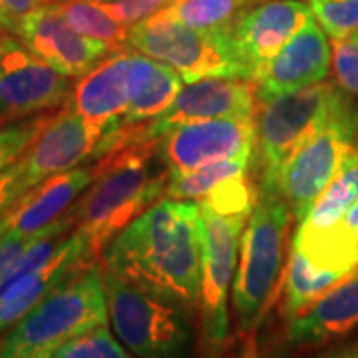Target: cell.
Instances as JSON below:
<instances>
[{
  "mask_svg": "<svg viewBox=\"0 0 358 358\" xmlns=\"http://www.w3.org/2000/svg\"><path fill=\"white\" fill-rule=\"evenodd\" d=\"M92 263H98V257L94 255L86 237L74 229L46 267L20 281L4 282L0 287V336L13 329L46 294Z\"/></svg>",
  "mask_w": 358,
  "mask_h": 358,
  "instance_id": "obj_19",
  "label": "cell"
},
{
  "mask_svg": "<svg viewBox=\"0 0 358 358\" xmlns=\"http://www.w3.org/2000/svg\"><path fill=\"white\" fill-rule=\"evenodd\" d=\"M126 46L171 66L187 84L203 78H237L225 28L203 32L152 16L129 28Z\"/></svg>",
  "mask_w": 358,
  "mask_h": 358,
  "instance_id": "obj_9",
  "label": "cell"
},
{
  "mask_svg": "<svg viewBox=\"0 0 358 358\" xmlns=\"http://www.w3.org/2000/svg\"><path fill=\"white\" fill-rule=\"evenodd\" d=\"M231 358H289L285 352H259L255 345L243 346L241 350H237Z\"/></svg>",
  "mask_w": 358,
  "mask_h": 358,
  "instance_id": "obj_37",
  "label": "cell"
},
{
  "mask_svg": "<svg viewBox=\"0 0 358 358\" xmlns=\"http://www.w3.org/2000/svg\"><path fill=\"white\" fill-rule=\"evenodd\" d=\"M48 2L50 0H0V28H6L10 32V28L22 16Z\"/></svg>",
  "mask_w": 358,
  "mask_h": 358,
  "instance_id": "obj_35",
  "label": "cell"
},
{
  "mask_svg": "<svg viewBox=\"0 0 358 358\" xmlns=\"http://www.w3.org/2000/svg\"><path fill=\"white\" fill-rule=\"evenodd\" d=\"M32 239L18 237L14 233H4L0 237V287H2L4 279L8 277L10 268L14 267V263L20 259V255L24 253V249L30 245Z\"/></svg>",
  "mask_w": 358,
  "mask_h": 358,
  "instance_id": "obj_34",
  "label": "cell"
},
{
  "mask_svg": "<svg viewBox=\"0 0 358 358\" xmlns=\"http://www.w3.org/2000/svg\"><path fill=\"white\" fill-rule=\"evenodd\" d=\"M58 110L44 112V114L32 115V117H26V120H18V122H13V124H2L0 126V171L4 167L13 166L14 162H18L22 157V154L42 134V129L50 124L52 117L56 115Z\"/></svg>",
  "mask_w": 358,
  "mask_h": 358,
  "instance_id": "obj_28",
  "label": "cell"
},
{
  "mask_svg": "<svg viewBox=\"0 0 358 358\" xmlns=\"http://www.w3.org/2000/svg\"><path fill=\"white\" fill-rule=\"evenodd\" d=\"M352 36H357V38H358V30H357V32H355V34H352Z\"/></svg>",
  "mask_w": 358,
  "mask_h": 358,
  "instance_id": "obj_41",
  "label": "cell"
},
{
  "mask_svg": "<svg viewBox=\"0 0 358 358\" xmlns=\"http://www.w3.org/2000/svg\"><path fill=\"white\" fill-rule=\"evenodd\" d=\"M358 140L357 117L343 102L333 115L308 138L277 176L273 189L289 205L301 223L322 192L331 185L348 152Z\"/></svg>",
  "mask_w": 358,
  "mask_h": 358,
  "instance_id": "obj_8",
  "label": "cell"
},
{
  "mask_svg": "<svg viewBox=\"0 0 358 358\" xmlns=\"http://www.w3.org/2000/svg\"><path fill=\"white\" fill-rule=\"evenodd\" d=\"M310 16V6L301 0H267L251 6L233 24L225 26L237 78L255 82L261 70L307 24Z\"/></svg>",
  "mask_w": 358,
  "mask_h": 358,
  "instance_id": "obj_12",
  "label": "cell"
},
{
  "mask_svg": "<svg viewBox=\"0 0 358 358\" xmlns=\"http://www.w3.org/2000/svg\"><path fill=\"white\" fill-rule=\"evenodd\" d=\"M74 86L72 78L6 32L0 42V126L62 108Z\"/></svg>",
  "mask_w": 358,
  "mask_h": 358,
  "instance_id": "obj_10",
  "label": "cell"
},
{
  "mask_svg": "<svg viewBox=\"0 0 358 358\" xmlns=\"http://www.w3.org/2000/svg\"><path fill=\"white\" fill-rule=\"evenodd\" d=\"M358 331V265L303 313L289 319L293 346L322 345Z\"/></svg>",
  "mask_w": 358,
  "mask_h": 358,
  "instance_id": "obj_20",
  "label": "cell"
},
{
  "mask_svg": "<svg viewBox=\"0 0 358 358\" xmlns=\"http://www.w3.org/2000/svg\"><path fill=\"white\" fill-rule=\"evenodd\" d=\"M343 221H345L346 227L352 231V235H355V239H357L358 243V201L346 211V215Z\"/></svg>",
  "mask_w": 358,
  "mask_h": 358,
  "instance_id": "obj_38",
  "label": "cell"
},
{
  "mask_svg": "<svg viewBox=\"0 0 358 358\" xmlns=\"http://www.w3.org/2000/svg\"><path fill=\"white\" fill-rule=\"evenodd\" d=\"M249 162L251 159H225V162H217L211 166L199 167V169L183 173V176L169 178L166 197L167 199H181V201H201L219 183L249 173Z\"/></svg>",
  "mask_w": 358,
  "mask_h": 358,
  "instance_id": "obj_26",
  "label": "cell"
},
{
  "mask_svg": "<svg viewBox=\"0 0 358 358\" xmlns=\"http://www.w3.org/2000/svg\"><path fill=\"white\" fill-rule=\"evenodd\" d=\"M255 110V82L227 76L203 78L183 86L166 112L145 124L141 140H159L167 131L189 122L219 117L253 120Z\"/></svg>",
  "mask_w": 358,
  "mask_h": 358,
  "instance_id": "obj_15",
  "label": "cell"
},
{
  "mask_svg": "<svg viewBox=\"0 0 358 358\" xmlns=\"http://www.w3.org/2000/svg\"><path fill=\"white\" fill-rule=\"evenodd\" d=\"M102 169V159L88 162L64 173L52 176L24 193L16 203L0 217V237L14 233L18 237L32 239L54 221L66 215L84 195Z\"/></svg>",
  "mask_w": 358,
  "mask_h": 358,
  "instance_id": "obj_17",
  "label": "cell"
},
{
  "mask_svg": "<svg viewBox=\"0 0 358 358\" xmlns=\"http://www.w3.org/2000/svg\"><path fill=\"white\" fill-rule=\"evenodd\" d=\"M103 134L102 128L78 114L72 103H64L18 159L22 192L28 193L42 181L74 169L82 162H94Z\"/></svg>",
  "mask_w": 358,
  "mask_h": 358,
  "instance_id": "obj_14",
  "label": "cell"
},
{
  "mask_svg": "<svg viewBox=\"0 0 358 358\" xmlns=\"http://www.w3.org/2000/svg\"><path fill=\"white\" fill-rule=\"evenodd\" d=\"M315 358H358V338L346 341L341 345L331 346L329 350L320 352L319 357Z\"/></svg>",
  "mask_w": 358,
  "mask_h": 358,
  "instance_id": "obj_36",
  "label": "cell"
},
{
  "mask_svg": "<svg viewBox=\"0 0 358 358\" xmlns=\"http://www.w3.org/2000/svg\"><path fill=\"white\" fill-rule=\"evenodd\" d=\"M259 199V187L249 173L227 179L207 193L199 205L221 215H251Z\"/></svg>",
  "mask_w": 358,
  "mask_h": 358,
  "instance_id": "obj_27",
  "label": "cell"
},
{
  "mask_svg": "<svg viewBox=\"0 0 358 358\" xmlns=\"http://www.w3.org/2000/svg\"><path fill=\"white\" fill-rule=\"evenodd\" d=\"M178 2H183V0H173V4H178Z\"/></svg>",
  "mask_w": 358,
  "mask_h": 358,
  "instance_id": "obj_40",
  "label": "cell"
},
{
  "mask_svg": "<svg viewBox=\"0 0 358 358\" xmlns=\"http://www.w3.org/2000/svg\"><path fill=\"white\" fill-rule=\"evenodd\" d=\"M22 195H24V192H22V185H20V167H18V162H14L13 166L4 167L0 171V217Z\"/></svg>",
  "mask_w": 358,
  "mask_h": 358,
  "instance_id": "obj_33",
  "label": "cell"
},
{
  "mask_svg": "<svg viewBox=\"0 0 358 358\" xmlns=\"http://www.w3.org/2000/svg\"><path fill=\"white\" fill-rule=\"evenodd\" d=\"M62 14L68 24L88 38L100 40L110 48L126 46L129 26L120 22L114 14L103 6L102 0H54L48 2Z\"/></svg>",
  "mask_w": 358,
  "mask_h": 358,
  "instance_id": "obj_22",
  "label": "cell"
},
{
  "mask_svg": "<svg viewBox=\"0 0 358 358\" xmlns=\"http://www.w3.org/2000/svg\"><path fill=\"white\" fill-rule=\"evenodd\" d=\"M100 159L98 178L72 207L76 229L86 237L98 261L120 231L166 195L169 181L159 140L131 141Z\"/></svg>",
  "mask_w": 358,
  "mask_h": 358,
  "instance_id": "obj_2",
  "label": "cell"
},
{
  "mask_svg": "<svg viewBox=\"0 0 358 358\" xmlns=\"http://www.w3.org/2000/svg\"><path fill=\"white\" fill-rule=\"evenodd\" d=\"M100 261L80 268L0 336V358H56L60 348L108 324Z\"/></svg>",
  "mask_w": 358,
  "mask_h": 358,
  "instance_id": "obj_3",
  "label": "cell"
},
{
  "mask_svg": "<svg viewBox=\"0 0 358 358\" xmlns=\"http://www.w3.org/2000/svg\"><path fill=\"white\" fill-rule=\"evenodd\" d=\"M308 6L333 40L348 38L358 30V0H308Z\"/></svg>",
  "mask_w": 358,
  "mask_h": 358,
  "instance_id": "obj_30",
  "label": "cell"
},
{
  "mask_svg": "<svg viewBox=\"0 0 358 358\" xmlns=\"http://www.w3.org/2000/svg\"><path fill=\"white\" fill-rule=\"evenodd\" d=\"M345 102L331 84H310L257 100V187L273 189L287 159Z\"/></svg>",
  "mask_w": 358,
  "mask_h": 358,
  "instance_id": "obj_6",
  "label": "cell"
},
{
  "mask_svg": "<svg viewBox=\"0 0 358 358\" xmlns=\"http://www.w3.org/2000/svg\"><path fill=\"white\" fill-rule=\"evenodd\" d=\"M293 251L301 253L315 268L341 277L358 265V243L345 221L329 227H308L301 223L294 233Z\"/></svg>",
  "mask_w": 358,
  "mask_h": 358,
  "instance_id": "obj_21",
  "label": "cell"
},
{
  "mask_svg": "<svg viewBox=\"0 0 358 358\" xmlns=\"http://www.w3.org/2000/svg\"><path fill=\"white\" fill-rule=\"evenodd\" d=\"M100 265L141 289L197 310L203 281L199 201L159 199L103 247Z\"/></svg>",
  "mask_w": 358,
  "mask_h": 358,
  "instance_id": "obj_1",
  "label": "cell"
},
{
  "mask_svg": "<svg viewBox=\"0 0 358 358\" xmlns=\"http://www.w3.org/2000/svg\"><path fill=\"white\" fill-rule=\"evenodd\" d=\"M334 76L341 88L358 98V38L348 36L334 40L333 46Z\"/></svg>",
  "mask_w": 358,
  "mask_h": 358,
  "instance_id": "obj_31",
  "label": "cell"
},
{
  "mask_svg": "<svg viewBox=\"0 0 358 358\" xmlns=\"http://www.w3.org/2000/svg\"><path fill=\"white\" fill-rule=\"evenodd\" d=\"M331 64L333 48L329 44V34L322 30L317 18L310 16L307 24L273 56V60L255 78L257 100L319 84L329 76Z\"/></svg>",
  "mask_w": 358,
  "mask_h": 358,
  "instance_id": "obj_18",
  "label": "cell"
},
{
  "mask_svg": "<svg viewBox=\"0 0 358 358\" xmlns=\"http://www.w3.org/2000/svg\"><path fill=\"white\" fill-rule=\"evenodd\" d=\"M181 88H183V78L178 70H173L171 66L164 64V62H157L152 80L131 100L128 110L110 129L136 128V126H143L148 122H154L157 115L164 114L173 103Z\"/></svg>",
  "mask_w": 358,
  "mask_h": 358,
  "instance_id": "obj_23",
  "label": "cell"
},
{
  "mask_svg": "<svg viewBox=\"0 0 358 358\" xmlns=\"http://www.w3.org/2000/svg\"><path fill=\"white\" fill-rule=\"evenodd\" d=\"M251 215H221L201 207L203 281L199 296V358H223L229 336V291H233L239 247Z\"/></svg>",
  "mask_w": 358,
  "mask_h": 358,
  "instance_id": "obj_7",
  "label": "cell"
},
{
  "mask_svg": "<svg viewBox=\"0 0 358 358\" xmlns=\"http://www.w3.org/2000/svg\"><path fill=\"white\" fill-rule=\"evenodd\" d=\"M341 279H343L341 275L319 271L301 253L291 251L287 279H285V305H282L285 317L293 319L299 313H303L308 305H313L320 294L327 293Z\"/></svg>",
  "mask_w": 358,
  "mask_h": 358,
  "instance_id": "obj_24",
  "label": "cell"
},
{
  "mask_svg": "<svg viewBox=\"0 0 358 358\" xmlns=\"http://www.w3.org/2000/svg\"><path fill=\"white\" fill-rule=\"evenodd\" d=\"M102 2L120 22H124L129 28L152 18L173 4V0H102Z\"/></svg>",
  "mask_w": 358,
  "mask_h": 358,
  "instance_id": "obj_32",
  "label": "cell"
},
{
  "mask_svg": "<svg viewBox=\"0 0 358 358\" xmlns=\"http://www.w3.org/2000/svg\"><path fill=\"white\" fill-rule=\"evenodd\" d=\"M6 32H8V30H6V28H0V42H2V38H4V36H6Z\"/></svg>",
  "mask_w": 358,
  "mask_h": 358,
  "instance_id": "obj_39",
  "label": "cell"
},
{
  "mask_svg": "<svg viewBox=\"0 0 358 358\" xmlns=\"http://www.w3.org/2000/svg\"><path fill=\"white\" fill-rule=\"evenodd\" d=\"M56 358H138L120 338L110 333L108 324L96 327L70 341Z\"/></svg>",
  "mask_w": 358,
  "mask_h": 358,
  "instance_id": "obj_29",
  "label": "cell"
},
{
  "mask_svg": "<svg viewBox=\"0 0 358 358\" xmlns=\"http://www.w3.org/2000/svg\"><path fill=\"white\" fill-rule=\"evenodd\" d=\"M50 2H54V0H50Z\"/></svg>",
  "mask_w": 358,
  "mask_h": 358,
  "instance_id": "obj_42",
  "label": "cell"
},
{
  "mask_svg": "<svg viewBox=\"0 0 358 358\" xmlns=\"http://www.w3.org/2000/svg\"><path fill=\"white\" fill-rule=\"evenodd\" d=\"M255 148V117H219L178 126L159 138V152L169 178L225 159H251Z\"/></svg>",
  "mask_w": 358,
  "mask_h": 358,
  "instance_id": "obj_13",
  "label": "cell"
},
{
  "mask_svg": "<svg viewBox=\"0 0 358 358\" xmlns=\"http://www.w3.org/2000/svg\"><path fill=\"white\" fill-rule=\"evenodd\" d=\"M259 0H183L171 4L155 16L176 20L181 24L213 32L233 24L245 10L255 6Z\"/></svg>",
  "mask_w": 358,
  "mask_h": 358,
  "instance_id": "obj_25",
  "label": "cell"
},
{
  "mask_svg": "<svg viewBox=\"0 0 358 358\" xmlns=\"http://www.w3.org/2000/svg\"><path fill=\"white\" fill-rule=\"evenodd\" d=\"M291 217L293 213L279 193L259 187V199L241 237L231 293L239 334L251 333L267 307L287 255Z\"/></svg>",
  "mask_w": 358,
  "mask_h": 358,
  "instance_id": "obj_5",
  "label": "cell"
},
{
  "mask_svg": "<svg viewBox=\"0 0 358 358\" xmlns=\"http://www.w3.org/2000/svg\"><path fill=\"white\" fill-rule=\"evenodd\" d=\"M10 32L44 62L70 78L88 74L114 52L100 40L88 38L74 30L52 4L38 6L22 16Z\"/></svg>",
  "mask_w": 358,
  "mask_h": 358,
  "instance_id": "obj_16",
  "label": "cell"
},
{
  "mask_svg": "<svg viewBox=\"0 0 358 358\" xmlns=\"http://www.w3.org/2000/svg\"><path fill=\"white\" fill-rule=\"evenodd\" d=\"M102 267V265H100ZM108 317L115 336L138 358H192L195 313L102 267Z\"/></svg>",
  "mask_w": 358,
  "mask_h": 358,
  "instance_id": "obj_4",
  "label": "cell"
},
{
  "mask_svg": "<svg viewBox=\"0 0 358 358\" xmlns=\"http://www.w3.org/2000/svg\"><path fill=\"white\" fill-rule=\"evenodd\" d=\"M155 66L157 60L154 58L122 46L108 54L88 74L80 76L70 103L78 114L108 131L152 80Z\"/></svg>",
  "mask_w": 358,
  "mask_h": 358,
  "instance_id": "obj_11",
  "label": "cell"
}]
</instances>
